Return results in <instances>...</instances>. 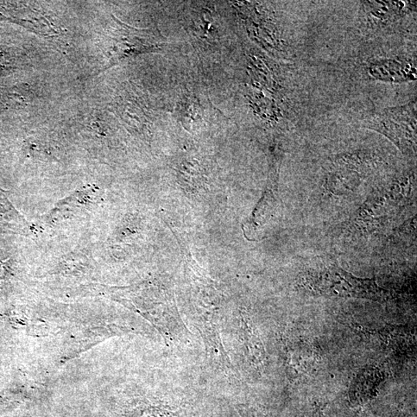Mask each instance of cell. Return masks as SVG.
Returning a JSON list of instances; mask_svg holds the SVG:
<instances>
[{
	"label": "cell",
	"mask_w": 417,
	"mask_h": 417,
	"mask_svg": "<svg viewBox=\"0 0 417 417\" xmlns=\"http://www.w3.org/2000/svg\"><path fill=\"white\" fill-rule=\"evenodd\" d=\"M409 70L403 67L399 62L387 61L376 63L370 67V74L376 78L384 81H401L403 78L407 79Z\"/></svg>",
	"instance_id": "3"
},
{
	"label": "cell",
	"mask_w": 417,
	"mask_h": 417,
	"mask_svg": "<svg viewBox=\"0 0 417 417\" xmlns=\"http://www.w3.org/2000/svg\"><path fill=\"white\" fill-rule=\"evenodd\" d=\"M321 289L330 290L333 294L380 298L381 290L371 280H361L344 272L341 269L332 270L319 280Z\"/></svg>",
	"instance_id": "2"
},
{
	"label": "cell",
	"mask_w": 417,
	"mask_h": 417,
	"mask_svg": "<svg viewBox=\"0 0 417 417\" xmlns=\"http://www.w3.org/2000/svg\"><path fill=\"white\" fill-rule=\"evenodd\" d=\"M365 126L389 138L403 153H416V103L377 112L365 120Z\"/></svg>",
	"instance_id": "1"
}]
</instances>
